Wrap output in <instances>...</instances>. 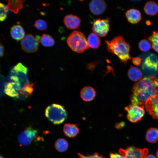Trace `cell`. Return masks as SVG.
Segmentation results:
<instances>
[{"mask_svg":"<svg viewBox=\"0 0 158 158\" xmlns=\"http://www.w3.org/2000/svg\"><path fill=\"white\" fill-rule=\"evenodd\" d=\"M130 98L131 104L143 105L150 98L158 95V78L150 75L135 83Z\"/></svg>","mask_w":158,"mask_h":158,"instance_id":"6da1fadb","label":"cell"},{"mask_svg":"<svg viewBox=\"0 0 158 158\" xmlns=\"http://www.w3.org/2000/svg\"><path fill=\"white\" fill-rule=\"evenodd\" d=\"M28 69L21 63H17L11 69L9 78L20 88L26 97L30 96L33 91V84L30 82Z\"/></svg>","mask_w":158,"mask_h":158,"instance_id":"7a4b0ae2","label":"cell"},{"mask_svg":"<svg viewBox=\"0 0 158 158\" xmlns=\"http://www.w3.org/2000/svg\"><path fill=\"white\" fill-rule=\"evenodd\" d=\"M105 42L108 51L117 56L121 62L126 64L131 59L130 54L131 47L122 36H116L111 41L106 40Z\"/></svg>","mask_w":158,"mask_h":158,"instance_id":"3957f363","label":"cell"},{"mask_svg":"<svg viewBox=\"0 0 158 158\" xmlns=\"http://www.w3.org/2000/svg\"><path fill=\"white\" fill-rule=\"evenodd\" d=\"M67 42L70 48L77 53H82L89 47L84 35L78 31H74L69 35Z\"/></svg>","mask_w":158,"mask_h":158,"instance_id":"277c9868","label":"cell"},{"mask_svg":"<svg viewBox=\"0 0 158 158\" xmlns=\"http://www.w3.org/2000/svg\"><path fill=\"white\" fill-rule=\"evenodd\" d=\"M45 115L47 118L55 124H59L63 123L68 117L67 112L61 105L52 104L46 109Z\"/></svg>","mask_w":158,"mask_h":158,"instance_id":"5b68a950","label":"cell"},{"mask_svg":"<svg viewBox=\"0 0 158 158\" xmlns=\"http://www.w3.org/2000/svg\"><path fill=\"white\" fill-rule=\"evenodd\" d=\"M40 37L36 35L35 37L32 35H26L21 42L22 49L28 53H34L37 50Z\"/></svg>","mask_w":158,"mask_h":158,"instance_id":"8992f818","label":"cell"},{"mask_svg":"<svg viewBox=\"0 0 158 158\" xmlns=\"http://www.w3.org/2000/svg\"><path fill=\"white\" fill-rule=\"evenodd\" d=\"M127 112V117L131 122L135 123L140 121L145 114L144 105L130 104L125 108Z\"/></svg>","mask_w":158,"mask_h":158,"instance_id":"52a82bcc","label":"cell"},{"mask_svg":"<svg viewBox=\"0 0 158 158\" xmlns=\"http://www.w3.org/2000/svg\"><path fill=\"white\" fill-rule=\"evenodd\" d=\"M38 131L31 127H27L19 134L18 140L20 145L26 146L30 145L36 138Z\"/></svg>","mask_w":158,"mask_h":158,"instance_id":"ba28073f","label":"cell"},{"mask_svg":"<svg viewBox=\"0 0 158 158\" xmlns=\"http://www.w3.org/2000/svg\"><path fill=\"white\" fill-rule=\"evenodd\" d=\"M149 152L146 148L143 149L130 146L126 149L120 148L119 153L126 158H145Z\"/></svg>","mask_w":158,"mask_h":158,"instance_id":"9c48e42d","label":"cell"},{"mask_svg":"<svg viewBox=\"0 0 158 158\" xmlns=\"http://www.w3.org/2000/svg\"><path fill=\"white\" fill-rule=\"evenodd\" d=\"M109 18L105 19H98L94 21L92 29L94 33L102 37L106 36L109 28Z\"/></svg>","mask_w":158,"mask_h":158,"instance_id":"30bf717a","label":"cell"},{"mask_svg":"<svg viewBox=\"0 0 158 158\" xmlns=\"http://www.w3.org/2000/svg\"><path fill=\"white\" fill-rule=\"evenodd\" d=\"M4 92L8 96L14 98L24 100L26 98L20 88L14 82L11 81L5 86Z\"/></svg>","mask_w":158,"mask_h":158,"instance_id":"8fae6325","label":"cell"},{"mask_svg":"<svg viewBox=\"0 0 158 158\" xmlns=\"http://www.w3.org/2000/svg\"><path fill=\"white\" fill-rule=\"evenodd\" d=\"M145 104L149 114L153 118L158 120V95L148 99Z\"/></svg>","mask_w":158,"mask_h":158,"instance_id":"7c38bea8","label":"cell"},{"mask_svg":"<svg viewBox=\"0 0 158 158\" xmlns=\"http://www.w3.org/2000/svg\"><path fill=\"white\" fill-rule=\"evenodd\" d=\"M89 8L92 13L96 15H98L104 12L106 9L107 4L103 0H92L89 3Z\"/></svg>","mask_w":158,"mask_h":158,"instance_id":"4fadbf2b","label":"cell"},{"mask_svg":"<svg viewBox=\"0 0 158 158\" xmlns=\"http://www.w3.org/2000/svg\"><path fill=\"white\" fill-rule=\"evenodd\" d=\"M142 67L143 69L157 71L158 70V57L154 54H150L145 59Z\"/></svg>","mask_w":158,"mask_h":158,"instance_id":"5bb4252c","label":"cell"},{"mask_svg":"<svg viewBox=\"0 0 158 158\" xmlns=\"http://www.w3.org/2000/svg\"><path fill=\"white\" fill-rule=\"evenodd\" d=\"M80 21L79 18L71 14L66 15L63 19L64 24L67 28L72 30L78 28L80 26Z\"/></svg>","mask_w":158,"mask_h":158,"instance_id":"9a60e30c","label":"cell"},{"mask_svg":"<svg viewBox=\"0 0 158 158\" xmlns=\"http://www.w3.org/2000/svg\"><path fill=\"white\" fill-rule=\"evenodd\" d=\"M126 16L128 21L132 24H137L142 19L140 12L135 8H131L127 10L126 13Z\"/></svg>","mask_w":158,"mask_h":158,"instance_id":"2e32d148","label":"cell"},{"mask_svg":"<svg viewBox=\"0 0 158 158\" xmlns=\"http://www.w3.org/2000/svg\"><path fill=\"white\" fill-rule=\"evenodd\" d=\"M63 131L65 136L70 138L75 137L79 133L77 125L70 123H66L64 125Z\"/></svg>","mask_w":158,"mask_h":158,"instance_id":"e0dca14e","label":"cell"},{"mask_svg":"<svg viewBox=\"0 0 158 158\" xmlns=\"http://www.w3.org/2000/svg\"><path fill=\"white\" fill-rule=\"evenodd\" d=\"M96 92L94 89L90 86L84 87L80 92V97L83 100L86 102L90 101L95 97Z\"/></svg>","mask_w":158,"mask_h":158,"instance_id":"ac0fdd59","label":"cell"},{"mask_svg":"<svg viewBox=\"0 0 158 158\" xmlns=\"http://www.w3.org/2000/svg\"><path fill=\"white\" fill-rule=\"evenodd\" d=\"M10 33L12 38L15 40H22L25 36V32L23 28L20 25H13L11 29Z\"/></svg>","mask_w":158,"mask_h":158,"instance_id":"d6986e66","label":"cell"},{"mask_svg":"<svg viewBox=\"0 0 158 158\" xmlns=\"http://www.w3.org/2000/svg\"><path fill=\"white\" fill-rule=\"evenodd\" d=\"M6 6L8 10L17 14L19 10L23 7L25 0H8Z\"/></svg>","mask_w":158,"mask_h":158,"instance_id":"ffe728a7","label":"cell"},{"mask_svg":"<svg viewBox=\"0 0 158 158\" xmlns=\"http://www.w3.org/2000/svg\"><path fill=\"white\" fill-rule=\"evenodd\" d=\"M144 9L147 14L151 16L155 15L158 13V4L154 1H149L145 4Z\"/></svg>","mask_w":158,"mask_h":158,"instance_id":"44dd1931","label":"cell"},{"mask_svg":"<svg viewBox=\"0 0 158 158\" xmlns=\"http://www.w3.org/2000/svg\"><path fill=\"white\" fill-rule=\"evenodd\" d=\"M145 139L149 142L156 143L158 140V129L155 128L149 129L146 133Z\"/></svg>","mask_w":158,"mask_h":158,"instance_id":"7402d4cb","label":"cell"},{"mask_svg":"<svg viewBox=\"0 0 158 158\" xmlns=\"http://www.w3.org/2000/svg\"><path fill=\"white\" fill-rule=\"evenodd\" d=\"M87 42L89 47L93 49H97L101 44L100 38L94 33H92L89 35Z\"/></svg>","mask_w":158,"mask_h":158,"instance_id":"603a6c76","label":"cell"},{"mask_svg":"<svg viewBox=\"0 0 158 158\" xmlns=\"http://www.w3.org/2000/svg\"><path fill=\"white\" fill-rule=\"evenodd\" d=\"M128 74L130 79L134 81L140 80L142 76L140 70L138 68L134 66H131L129 69Z\"/></svg>","mask_w":158,"mask_h":158,"instance_id":"cb8c5ba5","label":"cell"},{"mask_svg":"<svg viewBox=\"0 0 158 158\" xmlns=\"http://www.w3.org/2000/svg\"><path fill=\"white\" fill-rule=\"evenodd\" d=\"M55 147L58 152H63L66 151L68 148V142L65 139L60 138L56 141Z\"/></svg>","mask_w":158,"mask_h":158,"instance_id":"d4e9b609","label":"cell"},{"mask_svg":"<svg viewBox=\"0 0 158 158\" xmlns=\"http://www.w3.org/2000/svg\"><path fill=\"white\" fill-rule=\"evenodd\" d=\"M40 41L41 44L45 47H51L55 44V41L52 37L46 34H43L41 36Z\"/></svg>","mask_w":158,"mask_h":158,"instance_id":"484cf974","label":"cell"},{"mask_svg":"<svg viewBox=\"0 0 158 158\" xmlns=\"http://www.w3.org/2000/svg\"><path fill=\"white\" fill-rule=\"evenodd\" d=\"M148 39L151 44L152 48L158 53V30L154 31Z\"/></svg>","mask_w":158,"mask_h":158,"instance_id":"4316f807","label":"cell"},{"mask_svg":"<svg viewBox=\"0 0 158 158\" xmlns=\"http://www.w3.org/2000/svg\"><path fill=\"white\" fill-rule=\"evenodd\" d=\"M152 47L150 41L146 39L140 40L138 44V48L142 51H149Z\"/></svg>","mask_w":158,"mask_h":158,"instance_id":"83f0119b","label":"cell"},{"mask_svg":"<svg viewBox=\"0 0 158 158\" xmlns=\"http://www.w3.org/2000/svg\"><path fill=\"white\" fill-rule=\"evenodd\" d=\"M34 26L37 29L41 31L46 30L48 28L47 22L45 20L41 19L36 20Z\"/></svg>","mask_w":158,"mask_h":158,"instance_id":"f1b7e54d","label":"cell"},{"mask_svg":"<svg viewBox=\"0 0 158 158\" xmlns=\"http://www.w3.org/2000/svg\"><path fill=\"white\" fill-rule=\"evenodd\" d=\"M8 10L6 6L0 2V22L4 21L7 18Z\"/></svg>","mask_w":158,"mask_h":158,"instance_id":"f546056e","label":"cell"},{"mask_svg":"<svg viewBox=\"0 0 158 158\" xmlns=\"http://www.w3.org/2000/svg\"><path fill=\"white\" fill-rule=\"evenodd\" d=\"M78 155L79 158H105L102 155L99 154L97 152L87 156H85L80 153H78Z\"/></svg>","mask_w":158,"mask_h":158,"instance_id":"4dcf8cb0","label":"cell"},{"mask_svg":"<svg viewBox=\"0 0 158 158\" xmlns=\"http://www.w3.org/2000/svg\"><path fill=\"white\" fill-rule=\"evenodd\" d=\"M132 63L134 65L136 66H139L140 65L141 61L142 59L139 57L137 56L131 58Z\"/></svg>","mask_w":158,"mask_h":158,"instance_id":"1f68e13d","label":"cell"},{"mask_svg":"<svg viewBox=\"0 0 158 158\" xmlns=\"http://www.w3.org/2000/svg\"><path fill=\"white\" fill-rule=\"evenodd\" d=\"M110 158H126L122 155L117 153H111L110 154Z\"/></svg>","mask_w":158,"mask_h":158,"instance_id":"d6a6232c","label":"cell"},{"mask_svg":"<svg viewBox=\"0 0 158 158\" xmlns=\"http://www.w3.org/2000/svg\"><path fill=\"white\" fill-rule=\"evenodd\" d=\"M125 126V123L123 122L118 123L116 124L115 126L117 129L122 128Z\"/></svg>","mask_w":158,"mask_h":158,"instance_id":"836d02e7","label":"cell"},{"mask_svg":"<svg viewBox=\"0 0 158 158\" xmlns=\"http://www.w3.org/2000/svg\"><path fill=\"white\" fill-rule=\"evenodd\" d=\"M4 52V47L2 44L0 43V58L3 56Z\"/></svg>","mask_w":158,"mask_h":158,"instance_id":"e575fe53","label":"cell"},{"mask_svg":"<svg viewBox=\"0 0 158 158\" xmlns=\"http://www.w3.org/2000/svg\"><path fill=\"white\" fill-rule=\"evenodd\" d=\"M145 158H157L154 155L152 154H150L148 155H147Z\"/></svg>","mask_w":158,"mask_h":158,"instance_id":"d590c367","label":"cell"},{"mask_svg":"<svg viewBox=\"0 0 158 158\" xmlns=\"http://www.w3.org/2000/svg\"><path fill=\"white\" fill-rule=\"evenodd\" d=\"M156 156L157 157V158H158V150L156 151Z\"/></svg>","mask_w":158,"mask_h":158,"instance_id":"8d00e7d4","label":"cell"},{"mask_svg":"<svg viewBox=\"0 0 158 158\" xmlns=\"http://www.w3.org/2000/svg\"><path fill=\"white\" fill-rule=\"evenodd\" d=\"M0 158H4L3 157L0 155Z\"/></svg>","mask_w":158,"mask_h":158,"instance_id":"74e56055","label":"cell"}]
</instances>
